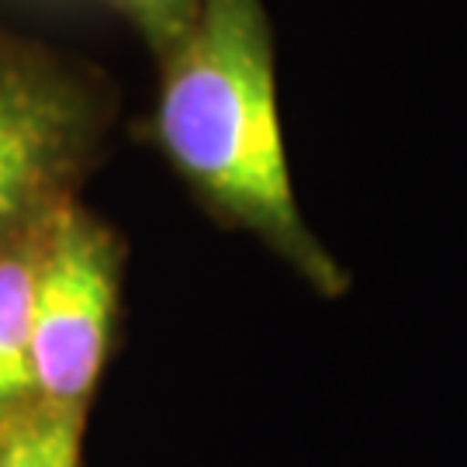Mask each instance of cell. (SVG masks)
<instances>
[{
  "label": "cell",
  "instance_id": "obj_1",
  "mask_svg": "<svg viewBox=\"0 0 467 467\" xmlns=\"http://www.w3.org/2000/svg\"><path fill=\"white\" fill-rule=\"evenodd\" d=\"M160 56L152 135L170 167L212 215L256 235L312 291L347 295L350 274L295 198L264 0H201Z\"/></svg>",
  "mask_w": 467,
  "mask_h": 467
},
{
  "label": "cell",
  "instance_id": "obj_2",
  "mask_svg": "<svg viewBox=\"0 0 467 467\" xmlns=\"http://www.w3.org/2000/svg\"><path fill=\"white\" fill-rule=\"evenodd\" d=\"M118 301L111 233L77 208H56L35 239V399L84 409L100 378Z\"/></svg>",
  "mask_w": 467,
  "mask_h": 467
},
{
  "label": "cell",
  "instance_id": "obj_3",
  "mask_svg": "<svg viewBox=\"0 0 467 467\" xmlns=\"http://www.w3.org/2000/svg\"><path fill=\"white\" fill-rule=\"evenodd\" d=\"M73 139L67 104L17 77H0V233L46 194Z\"/></svg>",
  "mask_w": 467,
  "mask_h": 467
},
{
  "label": "cell",
  "instance_id": "obj_4",
  "mask_svg": "<svg viewBox=\"0 0 467 467\" xmlns=\"http://www.w3.org/2000/svg\"><path fill=\"white\" fill-rule=\"evenodd\" d=\"M32 287L35 246L0 253V416L35 399Z\"/></svg>",
  "mask_w": 467,
  "mask_h": 467
},
{
  "label": "cell",
  "instance_id": "obj_5",
  "mask_svg": "<svg viewBox=\"0 0 467 467\" xmlns=\"http://www.w3.org/2000/svg\"><path fill=\"white\" fill-rule=\"evenodd\" d=\"M84 409L25 401L0 416V467H80Z\"/></svg>",
  "mask_w": 467,
  "mask_h": 467
},
{
  "label": "cell",
  "instance_id": "obj_6",
  "mask_svg": "<svg viewBox=\"0 0 467 467\" xmlns=\"http://www.w3.org/2000/svg\"><path fill=\"white\" fill-rule=\"evenodd\" d=\"M135 21V28L150 38L156 52H163L191 25L201 0H111Z\"/></svg>",
  "mask_w": 467,
  "mask_h": 467
}]
</instances>
